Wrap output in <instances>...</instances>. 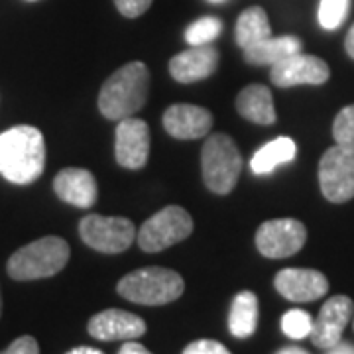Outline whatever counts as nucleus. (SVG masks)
<instances>
[{"label":"nucleus","instance_id":"1","mask_svg":"<svg viewBox=\"0 0 354 354\" xmlns=\"http://www.w3.org/2000/svg\"><path fill=\"white\" fill-rule=\"evenodd\" d=\"M46 167V142L36 127H14L0 134V174L18 185L34 183Z\"/></svg>","mask_w":354,"mask_h":354},{"label":"nucleus","instance_id":"2","mask_svg":"<svg viewBox=\"0 0 354 354\" xmlns=\"http://www.w3.org/2000/svg\"><path fill=\"white\" fill-rule=\"evenodd\" d=\"M150 71L146 64L132 62L116 69L99 93V111L109 120H122L136 114L148 101Z\"/></svg>","mask_w":354,"mask_h":354},{"label":"nucleus","instance_id":"3","mask_svg":"<svg viewBox=\"0 0 354 354\" xmlns=\"http://www.w3.org/2000/svg\"><path fill=\"white\" fill-rule=\"evenodd\" d=\"M69 244L59 236H44L30 242L10 256L6 272L16 281L51 278L69 262Z\"/></svg>","mask_w":354,"mask_h":354},{"label":"nucleus","instance_id":"4","mask_svg":"<svg viewBox=\"0 0 354 354\" xmlns=\"http://www.w3.org/2000/svg\"><path fill=\"white\" fill-rule=\"evenodd\" d=\"M116 291L132 304L165 305L179 299L185 291L183 278L167 268H142L118 281Z\"/></svg>","mask_w":354,"mask_h":354},{"label":"nucleus","instance_id":"5","mask_svg":"<svg viewBox=\"0 0 354 354\" xmlns=\"http://www.w3.org/2000/svg\"><path fill=\"white\" fill-rule=\"evenodd\" d=\"M205 185L216 195H228L239 183L242 156L234 140L227 134H211L201 152Z\"/></svg>","mask_w":354,"mask_h":354},{"label":"nucleus","instance_id":"6","mask_svg":"<svg viewBox=\"0 0 354 354\" xmlns=\"http://www.w3.org/2000/svg\"><path fill=\"white\" fill-rule=\"evenodd\" d=\"M193 232V218L179 205L164 207L150 216L138 232V244L144 252H162L177 242L185 241Z\"/></svg>","mask_w":354,"mask_h":354},{"label":"nucleus","instance_id":"7","mask_svg":"<svg viewBox=\"0 0 354 354\" xmlns=\"http://www.w3.org/2000/svg\"><path fill=\"white\" fill-rule=\"evenodd\" d=\"M79 234L88 248L102 254H120L136 241V228L122 216L87 215L79 223Z\"/></svg>","mask_w":354,"mask_h":354},{"label":"nucleus","instance_id":"8","mask_svg":"<svg viewBox=\"0 0 354 354\" xmlns=\"http://www.w3.org/2000/svg\"><path fill=\"white\" fill-rule=\"evenodd\" d=\"M307 241V228L297 218H274L266 221L256 230V248L258 252L279 260L290 258L304 248Z\"/></svg>","mask_w":354,"mask_h":354},{"label":"nucleus","instance_id":"9","mask_svg":"<svg viewBox=\"0 0 354 354\" xmlns=\"http://www.w3.org/2000/svg\"><path fill=\"white\" fill-rule=\"evenodd\" d=\"M319 185L330 203H346L354 197V156L333 146L319 162Z\"/></svg>","mask_w":354,"mask_h":354},{"label":"nucleus","instance_id":"10","mask_svg":"<svg viewBox=\"0 0 354 354\" xmlns=\"http://www.w3.org/2000/svg\"><path fill=\"white\" fill-rule=\"evenodd\" d=\"M330 77L329 65L321 57L307 53H293L283 62L272 65L270 79L274 85L281 88L297 87V85H323Z\"/></svg>","mask_w":354,"mask_h":354},{"label":"nucleus","instance_id":"11","mask_svg":"<svg viewBox=\"0 0 354 354\" xmlns=\"http://www.w3.org/2000/svg\"><path fill=\"white\" fill-rule=\"evenodd\" d=\"M114 156L118 165L127 169H142L150 156V128L144 120L128 116L118 120Z\"/></svg>","mask_w":354,"mask_h":354},{"label":"nucleus","instance_id":"12","mask_svg":"<svg viewBox=\"0 0 354 354\" xmlns=\"http://www.w3.org/2000/svg\"><path fill=\"white\" fill-rule=\"evenodd\" d=\"M354 304L346 295H333L321 307L319 315L313 321L311 341L317 348L330 351L341 344L342 333L346 329L348 321L353 319Z\"/></svg>","mask_w":354,"mask_h":354},{"label":"nucleus","instance_id":"13","mask_svg":"<svg viewBox=\"0 0 354 354\" xmlns=\"http://www.w3.org/2000/svg\"><path fill=\"white\" fill-rule=\"evenodd\" d=\"M274 286L281 297L293 304H307L323 297L329 291V279L319 270L307 268H286L278 272Z\"/></svg>","mask_w":354,"mask_h":354},{"label":"nucleus","instance_id":"14","mask_svg":"<svg viewBox=\"0 0 354 354\" xmlns=\"http://www.w3.org/2000/svg\"><path fill=\"white\" fill-rule=\"evenodd\" d=\"M87 330L99 341H134L146 333V323L130 311L106 309L91 317Z\"/></svg>","mask_w":354,"mask_h":354},{"label":"nucleus","instance_id":"15","mask_svg":"<svg viewBox=\"0 0 354 354\" xmlns=\"http://www.w3.org/2000/svg\"><path fill=\"white\" fill-rule=\"evenodd\" d=\"M164 128L177 140L203 138L213 128V114L195 104H171L164 113Z\"/></svg>","mask_w":354,"mask_h":354},{"label":"nucleus","instance_id":"16","mask_svg":"<svg viewBox=\"0 0 354 354\" xmlns=\"http://www.w3.org/2000/svg\"><path fill=\"white\" fill-rule=\"evenodd\" d=\"M218 67V51L213 46H191L169 62V73L177 83H195L211 77Z\"/></svg>","mask_w":354,"mask_h":354},{"label":"nucleus","instance_id":"17","mask_svg":"<svg viewBox=\"0 0 354 354\" xmlns=\"http://www.w3.org/2000/svg\"><path fill=\"white\" fill-rule=\"evenodd\" d=\"M53 191L62 201L77 209H91L97 203V179L81 167H65L53 179Z\"/></svg>","mask_w":354,"mask_h":354},{"label":"nucleus","instance_id":"18","mask_svg":"<svg viewBox=\"0 0 354 354\" xmlns=\"http://www.w3.org/2000/svg\"><path fill=\"white\" fill-rule=\"evenodd\" d=\"M236 109L242 118L250 120L254 124L270 127L276 122L278 114L272 99V91L266 85H248L236 97Z\"/></svg>","mask_w":354,"mask_h":354},{"label":"nucleus","instance_id":"19","mask_svg":"<svg viewBox=\"0 0 354 354\" xmlns=\"http://www.w3.org/2000/svg\"><path fill=\"white\" fill-rule=\"evenodd\" d=\"M244 51V62L250 65H276L290 57L293 53L301 51V39L295 36H279L258 41Z\"/></svg>","mask_w":354,"mask_h":354},{"label":"nucleus","instance_id":"20","mask_svg":"<svg viewBox=\"0 0 354 354\" xmlns=\"http://www.w3.org/2000/svg\"><path fill=\"white\" fill-rule=\"evenodd\" d=\"M260 317L258 297L252 291H241L230 305L228 313V329L236 339H248L256 333Z\"/></svg>","mask_w":354,"mask_h":354},{"label":"nucleus","instance_id":"21","mask_svg":"<svg viewBox=\"0 0 354 354\" xmlns=\"http://www.w3.org/2000/svg\"><path fill=\"white\" fill-rule=\"evenodd\" d=\"M295 153H297L295 142L291 138L281 136V138L268 142L266 146H262L258 152L254 153L252 160H250V169L256 176H268L278 165L290 164L291 160L295 158Z\"/></svg>","mask_w":354,"mask_h":354},{"label":"nucleus","instance_id":"22","mask_svg":"<svg viewBox=\"0 0 354 354\" xmlns=\"http://www.w3.org/2000/svg\"><path fill=\"white\" fill-rule=\"evenodd\" d=\"M272 36V28L268 22V14L264 8L260 6H252L246 8L244 12L239 16L236 22V44L242 50L250 48L258 41H264Z\"/></svg>","mask_w":354,"mask_h":354},{"label":"nucleus","instance_id":"23","mask_svg":"<svg viewBox=\"0 0 354 354\" xmlns=\"http://www.w3.org/2000/svg\"><path fill=\"white\" fill-rule=\"evenodd\" d=\"M221 30H223V22H221L218 18L205 16V18L195 20V22L185 30V39H187L189 46H207V44H211L213 39L218 38Z\"/></svg>","mask_w":354,"mask_h":354},{"label":"nucleus","instance_id":"24","mask_svg":"<svg viewBox=\"0 0 354 354\" xmlns=\"http://www.w3.org/2000/svg\"><path fill=\"white\" fill-rule=\"evenodd\" d=\"M333 138L337 146L354 156V104L344 106L333 122Z\"/></svg>","mask_w":354,"mask_h":354},{"label":"nucleus","instance_id":"25","mask_svg":"<svg viewBox=\"0 0 354 354\" xmlns=\"http://www.w3.org/2000/svg\"><path fill=\"white\" fill-rule=\"evenodd\" d=\"M281 330L286 337L295 339V341H301L311 337V330H313V319L307 311L301 309H291L286 315L281 317Z\"/></svg>","mask_w":354,"mask_h":354},{"label":"nucleus","instance_id":"26","mask_svg":"<svg viewBox=\"0 0 354 354\" xmlns=\"http://www.w3.org/2000/svg\"><path fill=\"white\" fill-rule=\"evenodd\" d=\"M351 0H321L319 4V24L325 30H337L348 14Z\"/></svg>","mask_w":354,"mask_h":354},{"label":"nucleus","instance_id":"27","mask_svg":"<svg viewBox=\"0 0 354 354\" xmlns=\"http://www.w3.org/2000/svg\"><path fill=\"white\" fill-rule=\"evenodd\" d=\"M183 354H232L225 344L211 341V339H201V341H193L185 346Z\"/></svg>","mask_w":354,"mask_h":354},{"label":"nucleus","instance_id":"28","mask_svg":"<svg viewBox=\"0 0 354 354\" xmlns=\"http://www.w3.org/2000/svg\"><path fill=\"white\" fill-rule=\"evenodd\" d=\"M153 0H114L118 12L124 18H138L152 6Z\"/></svg>","mask_w":354,"mask_h":354},{"label":"nucleus","instance_id":"29","mask_svg":"<svg viewBox=\"0 0 354 354\" xmlns=\"http://www.w3.org/2000/svg\"><path fill=\"white\" fill-rule=\"evenodd\" d=\"M0 354H39L38 341L30 335L18 337L8 348H4Z\"/></svg>","mask_w":354,"mask_h":354},{"label":"nucleus","instance_id":"30","mask_svg":"<svg viewBox=\"0 0 354 354\" xmlns=\"http://www.w3.org/2000/svg\"><path fill=\"white\" fill-rule=\"evenodd\" d=\"M118 354H152L144 344H140L136 341H124L122 348L118 351Z\"/></svg>","mask_w":354,"mask_h":354},{"label":"nucleus","instance_id":"31","mask_svg":"<svg viewBox=\"0 0 354 354\" xmlns=\"http://www.w3.org/2000/svg\"><path fill=\"white\" fill-rule=\"evenodd\" d=\"M344 50L348 53V57L354 59V24L351 26L348 34H346V39H344Z\"/></svg>","mask_w":354,"mask_h":354},{"label":"nucleus","instance_id":"32","mask_svg":"<svg viewBox=\"0 0 354 354\" xmlns=\"http://www.w3.org/2000/svg\"><path fill=\"white\" fill-rule=\"evenodd\" d=\"M67 354H104L99 348H91V346H77V348H71Z\"/></svg>","mask_w":354,"mask_h":354},{"label":"nucleus","instance_id":"33","mask_svg":"<svg viewBox=\"0 0 354 354\" xmlns=\"http://www.w3.org/2000/svg\"><path fill=\"white\" fill-rule=\"evenodd\" d=\"M276 354H309L305 348H299V346H286V348H281Z\"/></svg>","mask_w":354,"mask_h":354},{"label":"nucleus","instance_id":"34","mask_svg":"<svg viewBox=\"0 0 354 354\" xmlns=\"http://www.w3.org/2000/svg\"><path fill=\"white\" fill-rule=\"evenodd\" d=\"M330 351H333L330 354H354V348L353 346H348V344H346V346H339V344H337V346L330 348Z\"/></svg>","mask_w":354,"mask_h":354},{"label":"nucleus","instance_id":"35","mask_svg":"<svg viewBox=\"0 0 354 354\" xmlns=\"http://www.w3.org/2000/svg\"><path fill=\"white\" fill-rule=\"evenodd\" d=\"M0 315H2V295H0Z\"/></svg>","mask_w":354,"mask_h":354},{"label":"nucleus","instance_id":"36","mask_svg":"<svg viewBox=\"0 0 354 354\" xmlns=\"http://www.w3.org/2000/svg\"><path fill=\"white\" fill-rule=\"evenodd\" d=\"M209 2H225V0H209Z\"/></svg>","mask_w":354,"mask_h":354},{"label":"nucleus","instance_id":"37","mask_svg":"<svg viewBox=\"0 0 354 354\" xmlns=\"http://www.w3.org/2000/svg\"><path fill=\"white\" fill-rule=\"evenodd\" d=\"M30 2H34V0H30Z\"/></svg>","mask_w":354,"mask_h":354}]
</instances>
